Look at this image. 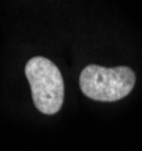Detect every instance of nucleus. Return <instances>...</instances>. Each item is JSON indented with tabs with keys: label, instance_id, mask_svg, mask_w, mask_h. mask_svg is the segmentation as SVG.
<instances>
[{
	"label": "nucleus",
	"instance_id": "obj_1",
	"mask_svg": "<svg viewBox=\"0 0 142 151\" xmlns=\"http://www.w3.org/2000/svg\"><path fill=\"white\" fill-rule=\"evenodd\" d=\"M24 72L37 111L45 115L57 114L65 100V81L58 68L51 60L37 55L27 61Z\"/></svg>",
	"mask_w": 142,
	"mask_h": 151
},
{
	"label": "nucleus",
	"instance_id": "obj_2",
	"mask_svg": "<svg viewBox=\"0 0 142 151\" xmlns=\"http://www.w3.org/2000/svg\"><path fill=\"white\" fill-rule=\"evenodd\" d=\"M135 72L127 66L103 68L88 64L79 75V87L87 97L97 102H117L132 93Z\"/></svg>",
	"mask_w": 142,
	"mask_h": 151
}]
</instances>
